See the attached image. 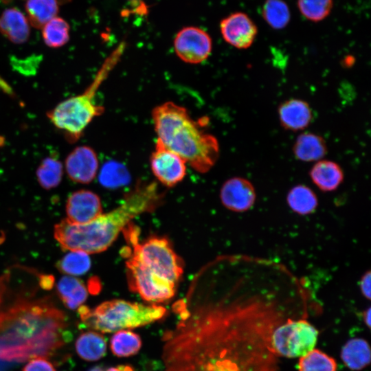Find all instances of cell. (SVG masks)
<instances>
[{
  "mask_svg": "<svg viewBox=\"0 0 371 371\" xmlns=\"http://www.w3.org/2000/svg\"><path fill=\"white\" fill-rule=\"evenodd\" d=\"M0 32L12 43H23L30 37L29 21L18 8L6 9L0 15Z\"/></svg>",
  "mask_w": 371,
  "mask_h": 371,
  "instance_id": "17",
  "label": "cell"
},
{
  "mask_svg": "<svg viewBox=\"0 0 371 371\" xmlns=\"http://www.w3.org/2000/svg\"><path fill=\"white\" fill-rule=\"evenodd\" d=\"M166 309L158 305H145L122 300L106 301L91 309L78 308L83 324L101 333H113L143 326L162 318Z\"/></svg>",
  "mask_w": 371,
  "mask_h": 371,
  "instance_id": "6",
  "label": "cell"
},
{
  "mask_svg": "<svg viewBox=\"0 0 371 371\" xmlns=\"http://www.w3.org/2000/svg\"><path fill=\"white\" fill-rule=\"evenodd\" d=\"M262 15L267 23L275 30L285 27L291 18L289 8L283 0H266Z\"/></svg>",
  "mask_w": 371,
  "mask_h": 371,
  "instance_id": "28",
  "label": "cell"
},
{
  "mask_svg": "<svg viewBox=\"0 0 371 371\" xmlns=\"http://www.w3.org/2000/svg\"><path fill=\"white\" fill-rule=\"evenodd\" d=\"M289 207L300 215L313 213L318 205L315 192L308 186L300 184L293 187L286 196Z\"/></svg>",
  "mask_w": 371,
  "mask_h": 371,
  "instance_id": "24",
  "label": "cell"
},
{
  "mask_svg": "<svg viewBox=\"0 0 371 371\" xmlns=\"http://www.w3.org/2000/svg\"><path fill=\"white\" fill-rule=\"evenodd\" d=\"M220 198L227 209L243 212L254 206L256 194L249 181L242 177H233L227 179L222 186Z\"/></svg>",
  "mask_w": 371,
  "mask_h": 371,
  "instance_id": "13",
  "label": "cell"
},
{
  "mask_svg": "<svg viewBox=\"0 0 371 371\" xmlns=\"http://www.w3.org/2000/svg\"><path fill=\"white\" fill-rule=\"evenodd\" d=\"M150 162L154 175L166 186H175L186 176V162L157 141L151 153Z\"/></svg>",
  "mask_w": 371,
  "mask_h": 371,
  "instance_id": "11",
  "label": "cell"
},
{
  "mask_svg": "<svg viewBox=\"0 0 371 371\" xmlns=\"http://www.w3.org/2000/svg\"><path fill=\"white\" fill-rule=\"evenodd\" d=\"M177 56L183 62L199 64L210 55L212 41L210 36L203 29L188 26L180 30L174 39Z\"/></svg>",
  "mask_w": 371,
  "mask_h": 371,
  "instance_id": "10",
  "label": "cell"
},
{
  "mask_svg": "<svg viewBox=\"0 0 371 371\" xmlns=\"http://www.w3.org/2000/svg\"><path fill=\"white\" fill-rule=\"evenodd\" d=\"M65 0H27L25 11L29 23L34 27L41 29L54 17L59 10L60 5Z\"/></svg>",
  "mask_w": 371,
  "mask_h": 371,
  "instance_id": "21",
  "label": "cell"
},
{
  "mask_svg": "<svg viewBox=\"0 0 371 371\" xmlns=\"http://www.w3.org/2000/svg\"><path fill=\"white\" fill-rule=\"evenodd\" d=\"M295 157L302 161H317L327 153L324 139L313 133H304L300 135L293 147Z\"/></svg>",
  "mask_w": 371,
  "mask_h": 371,
  "instance_id": "19",
  "label": "cell"
},
{
  "mask_svg": "<svg viewBox=\"0 0 371 371\" xmlns=\"http://www.w3.org/2000/svg\"><path fill=\"white\" fill-rule=\"evenodd\" d=\"M341 357L345 365L352 370H360L370 362L368 343L361 338L351 339L342 348Z\"/></svg>",
  "mask_w": 371,
  "mask_h": 371,
  "instance_id": "22",
  "label": "cell"
},
{
  "mask_svg": "<svg viewBox=\"0 0 371 371\" xmlns=\"http://www.w3.org/2000/svg\"><path fill=\"white\" fill-rule=\"evenodd\" d=\"M370 270L364 273L359 282V288L361 294L368 300H370Z\"/></svg>",
  "mask_w": 371,
  "mask_h": 371,
  "instance_id": "34",
  "label": "cell"
},
{
  "mask_svg": "<svg viewBox=\"0 0 371 371\" xmlns=\"http://www.w3.org/2000/svg\"><path fill=\"white\" fill-rule=\"evenodd\" d=\"M124 48L122 43L106 57L91 83L82 93L60 102L47 113L52 123L64 131L69 142L78 140L91 121L104 113V108L95 102V95L120 60Z\"/></svg>",
  "mask_w": 371,
  "mask_h": 371,
  "instance_id": "5",
  "label": "cell"
},
{
  "mask_svg": "<svg viewBox=\"0 0 371 371\" xmlns=\"http://www.w3.org/2000/svg\"><path fill=\"white\" fill-rule=\"evenodd\" d=\"M309 175L314 184L324 192L335 190L344 180V172L340 166L330 160L317 161Z\"/></svg>",
  "mask_w": 371,
  "mask_h": 371,
  "instance_id": "18",
  "label": "cell"
},
{
  "mask_svg": "<svg viewBox=\"0 0 371 371\" xmlns=\"http://www.w3.org/2000/svg\"><path fill=\"white\" fill-rule=\"evenodd\" d=\"M63 173V164L56 157L43 159L36 172L39 184L46 190L56 187L60 183Z\"/></svg>",
  "mask_w": 371,
  "mask_h": 371,
  "instance_id": "26",
  "label": "cell"
},
{
  "mask_svg": "<svg viewBox=\"0 0 371 371\" xmlns=\"http://www.w3.org/2000/svg\"><path fill=\"white\" fill-rule=\"evenodd\" d=\"M299 371H336L335 359L317 349L300 357Z\"/></svg>",
  "mask_w": 371,
  "mask_h": 371,
  "instance_id": "30",
  "label": "cell"
},
{
  "mask_svg": "<svg viewBox=\"0 0 371 371\" xmlns=\"http://www.w3.org/2000/svg\"><path fill=\"white\" fill-rule=\"evenodd\" d=\"M157 141L177 154L196 171L205 173L217 161L220 148L217 139L195 121L187 109L166 102L152 111Z\"/></svg>",
  "mask_w": 371,
  "mask_h": 371,
  "instance_id": "4",
  "label": "cell"
},
{
  "mask_svg": "<svg viewBox=\"0 0 371 371\" xmlns=\"http://www.w3.org/2000/svg\"><path fill=\"white\" fill-rule=\"evenodd\" d=\"M78 355L84 360L94 361L103 357L106 352V339L100 333L89 331L82 333L76 341Z\"/></svg>",
  "mask_w": 371,
  "mask_h": 371,
  "instance_id": "23",
  "label": "cell"
},
{
  "mask_svg": "<svg viewBox=\"0 0 371 371\" xmlns=\"http://www.w3.org/2000/svg\"><path fill=\"white\" fill-rule=\"evenodd\" d=\"M98 159L95 150L88 146L75 148L65 159V170L74 181L89 183L95 177Z\"/></svg>",
  "mask_w": 371,
  "mask_h": 371,
  "instance_id": "14",
  "label": "cell"
},
{
  "mask_svg": "<svg viewBox=\"0 0 371 371\" xmlns=\"http://www.w3.org/2000/svg\"><path fill=\"white\" fill-rule=\"evenodd\" d=\"M300 13L308 20L318 22L330 14L333 0H297Z\"/></svg>",
  "mask_w": 371,
  "mask_h": 371,
  "instance_id": "31",
  "label": "cell"
},
{
  "mask_svg": "<svg viewBox=\"0 0 371 371\" xmlns=\"http://www.w3.org/2000/svg\"><path fill=\"white\" fill-rule=\"evenodd\" d=\"M53 278L14 267L0 276V361L23 362L52 356L69 341L67 317L50 296Z\"/></svg>",
  "mask_w": 371,
  "mask_h": 371,
  "instance_id": "2",
  "label": "cell"
},
{
  "mask_svg": "<svg viewBox=\"0 0 371 371\" xmlns=\"http://www.w3.org/2000/svg\"><path fill=\"white\" fill-rule=\"evenodd\" d=\"M23 371H56L53 365L43 358H36L29 361Z\"/></svg>",
  "mask_w": 371,
  "mask_h": 371,
  "instance_id": "33",
  "label": "cell"
},
{
  "mask_svg": "<svg viewBox=\"0 0 371 371\" xmlns=\"http://www.w3.org/2000/svg\"><path fill=\"white\" fill-rule=\"evenodd\" d=\"M363 320L368 328L370 327V308H368L363 314Z\"/></svg>",
  "mask_w": 371,
  "mask_h": 371,
  "instance_id": "36",
  "label": "cell"
},
{
  "mask_svg": "<svg viewBox=\"0 0 371 371\" xmlns=\"http://www.w3.org/2000/svg\"><path fill=\"white\" fill-rule=\"evenodd\" d=\"M67 218L75 224L89 223L102 214L99 196L94 192L80 190L73 192L66 203Z\"/></svg>",
  "mask_w": 371,
  "mask_h": 371,
  "instance_id": "15",
  "label": "cell"
},
{
  "mask_svg": "<svg viewBox=\"0 0 371 371\" xmlns=\"http://www.w3.org/2000/svg\"><path fill=\"white\" fill-rule=\"evenodd\" d=\"M191 283L174 306L179 322L162 337L163 371H278L271 338L304 303L296 280L275 267L236 261Z\"/></svg>",
  "mask_w": 371,
  "mask_h": 371,
  "instance_id": "1",
  "label": "cell"
},
{
  "mask_svg": "<svg viewBox=\"0 0 371 371\" xmlns=\"http://www.w3.org/2000/svg\"><path fill=\"white\" fill-rule=\"evenodd\" d=\"M89 371H103V370L100 367H95L91 369Z\"/></svg>",
  "mask_w": 371,
  "mask_h": 371,
  "instance_id": "37",
  "label": "cell"
},
{
  "mask_svg": "<svg viewBox=\"0 0 371 371\" xmlns=\"http://www.w3.org/2000/svg\"><path fill=\"white\" fill-rule=\"evenodd\" d=\"M282 126L289 131H297L306 128L313 120V111L304 100L296 98L281 103L278 109Z\"/></svg>",
  "mask_w": 371,
  "mask_h": 371,
  "instance_id": "16",
  "label": "cell"
},
{
  "mask_svg": "<svg viewBox=\"0 0 371 371\" xmlns=\"http://www.w3.org/2000/svg\"><path fill=\"white\" fill-rule=\"evenodd\" d=\"M142 347L139 335L128 330L115 333L110 341L113 354L118 357H127L137 354Z\"/></svg>",
  "mask_w": 371,
  "mask_h": 371,
  "instance_id": "25",
  "label": "cell"
},
{
  "mask_svg": "<svg viewBox=\"0 0 371 371\" xmlns=\"http://www.w3.org/2000/svg\"><path fill=\"white\" fill-rule=\"evenodd\" d=\"M122 232L128 244L124 248V256L132 257L149 271L177 285L183 265L166 238L155 236L139 243V228L131 223Z\"/></svg>",
  "mask_w": 371,
  "mask_h": 371,
  "instance_id": "7",
  "label": "cell"
},
{
  "mask_svg": "<svg viewBox=\"0 0 371 371\" xmlns=\"http://www.w3.org/2000/svg\"><path fill=\"white\" fill-rule=\"evenodd\" d=\"M126 173L122 167L113 163L106 164L102 168L100 181L101 183L108 188L119 186L127 180Z\"/></svg>",
  "mask_w": 371,
  "mask_h": 371,
  "instance_id": "32",
  "label": "cell"
},
{
  "mask_svg": "<svg viewBox=\"0 0 371 371\" xmlns=\"http://www.w3.org/2000/svg\"><path fill=\"white\" fill-rule=\"evenodd\" d=\"M57 293L65 306L74 310L86 300L88 292L83 282L71 276L61 278L56 286Z\"/></svg>",
  "mask_w": 371,
  "mask_h": 371,
  "instance_id": "20",
  "label": "cell"
},
{
  "mask_svg": "<svg viewBox=\"0 0 371 371\" xmlns=\"http://www.w3.org/2000/svg\"><path fill=\"white\" fill-rule=\"evenodd\" d=\"M129 289L144 300L160 303L172 298L176 293L175 284L149 271L131 256H125Z\"/></svg>",
  "mask_w": 371,
  "mask_h": 371,
  "instance_id": "9",
  "label": "cell"
},
{
  "mask_svg": "<svg viewBox=\"0 0 371 371\" xmlns=\"http://www.w3.org/2000/svg\"><path fill=\"white\" fill-rule=\"evenodd\" d=\"M220 30L223 39L238 49H247L254 43L258 29L243 12L232 13L221 20Z\"/></svg>",
  "mask_w": 371,
  "mask_h": 371,
  "instance_id": "12",
  "label": "cell"
},
{
  "mask_svg": "<svg viewBox=\"0 0 371 371\" xmlns=\"http://www.w3.org/2000/svg\"><path fill=\"white\" fill-rule=\"evenodd\" d=\"M88 255L80 251H70L58 262V269L67 276L82 275L91 267V260Z\"/></svg>",
  "mask_w": 371,
  "mask_h": 371,
  "instance_id": "29",
  "label": "cell"
},
{
  "mask_svg": "<svg viewBox=\"0 0 371 371\" xmlns=\"http://www.w3.org/2000/svg\"><path fill=\"white\" fill-rule=\"evenodd\" d=\"M106 371H134V370L129 365H120L117 367L109 368Z\"/></svg>",
  "mask_w": 371,
  "mask_h": 371,
  "instance_id": "35",
  "label": "cell"
},
{
  "mask_svg": "<svg viewBox=\"0 0 371 371\" xmlns=\"http://www.w3.org/2000/svg\"><path fill=\"white\" fill-rule=\"evenodd\" d=\"M317 337V330L307 320L289 317L273 330L271 344L278 357H301L314 349Z\"/></svg>",
  "mask_w": 371,
  "mask_h": 371,
  "instance_id": "8",
  "label": "cell"
},
{
  "mask_svg": "<svg viewBox=\"0 0 371 371\" xmlns=\"http://www.w3.org/2000/svg\"><path fill=\"white\" fill-rule=\"evenodd\" d=\"M159 198L155 183L140 184L119 207L89 223L75 224L62 220L54 226V236L64 250L87 254L104 251L135 217L155 207Z\"/></svg>",
  "mask_w": 371,
  "mask_h": 371,
  "instance_id": "3",
  "label": "cell"
},
{
  "mask_svg": "<svg viewBox=\"0 0 371 371\" xmlns=\"http://www.w3.org/2000/svg\"><path fill=\"white\" fill-rule=\"evenodd\" d=\"M42 36L48 47H60L69 41V25L63 18L56 16L42 27Z\"/></svg>",
  "mask_w": 371,
  "mask_h": 371,
  "instance_id": "27",
  "label": "cell"
}]
</instances>
